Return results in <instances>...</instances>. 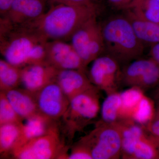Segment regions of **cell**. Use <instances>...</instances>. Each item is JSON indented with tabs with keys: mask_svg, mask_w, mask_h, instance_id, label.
Returning <instances> with one entry per match:
<instances>
[{
	"mask_svg": "<svg viewBox=\"0 0 159 159\" xmlns=\"http://www.w3.org/2000/svg\"><path fill=\"white\" fill-rule=\"evenodd\" d=\"M97 16L93 6L52 5L50 9L36 20L26 25L31 26L51 40H70L77 30L92 18Z\"/></svg>",
	"mask_w": 159,
	"mask_h": 159,
	"instance_id": "cell-1",
	"label": "cell"
},
{
	"mask_svg": "<svg viewBox=\"0 0 159 159\" xmlns=\"http://www.w3.org/2000/svg\"><path fill=\"white\" fill-rule=\"evenodd\" d=\"M107 55L125 66L140 58L145 45L139 39L125 16H114L101 27Z\"/></svg>",
	"mask_w": 159,
	"mask_h": 159,
	"instance_id": "cell-2",
	"label": "cell"
},
{
	"mask_svg": "<svg viewBox=\"0 0 159 159\" xmlns=\"http://www.w3.org/2000/svg\"><path fill=\"white\" fill-rule=\"evenodd\" d=\"M48 39L28 25H0V52L4 59L19 67L28 65L31 50Z\"/></svg>",
	"mask_w": 159,
	"mask_h": 159,
	"instance_id": "cell-3",
	"label": "cell"
},
{
	"mask_svg": "<svg viewBox=\"0 0 159 159\" xmlns=\"http://www.w3.org/2000/svg\"><path fill=\"white\" fill-rule=\"evenodd\" d=\"M78 142L87 147L93 159H117L121 157L122 134L117 123L100 121Z\"/></svg>",
	"mask_w": 159,
	"mask_h": 159,
	"instance_id": "cell-4",
	"label": "cell"
},
{
	"mask_svg": "<svg viewBox=\"0 0 159 159\" xmlns=\"http://www.w3.org/2000/svg\"><path fill=\"white\" fill-rule=\"evenodd\" d=\"M99 90L94 86L70 100L62 118L70 138H73L76 132L82 130L97 117L100 108Z\"/></svg>",
	"mask_w": 159,
	"mask_h": 159,
	"instance_id": "cell-5",
	"label": "cell"
},
{
	"mask_svg": "<svg viewBox=\"0 0 159 159\" xmlns=\"http://www.w3.org/2000/svg\"><path fill=\"white\" fill-rule=\"evenodd\" d=\"M66 151L59 129L52 124L45 134L14 149L11 154L19 159H64Z\"/></svg>",
	"mask_w": 159,
	"mask_h": 159,
	"instance_id": "cell-6",
	"label": "cell"
},
{
	"mask_svg": "<svg viewBox=\"0 0 159 159\" xmlns=\"http://www.w3.org/2000/svg\"><path fill=\"white\" fill-rule=\"evenodd\" d=\"M159 85V65L151 57L138 58L122 68L121 86L145 92Z\"/></svg>",
	"mask_w": 159,
	"mask_h": 159,
	"instance_id": "cell-7",
	"label": "cell"
},
{
	"mask_svg": "<svg viewBox=\"0 0 159 159\" xmlns=\"http://www.w3.org/2000/svg\"><path fill=\"white\" fill-rule=\"evenodd\" d=\"M89 77L94 85L109 95L118 92L121 87V65L110 55L100 56L94 60Z\"/></svg>",
	"mask_w": 159,
	"mask_h": 159,
	"instance_id": "cell-8",
	"label": "cell"
},
{
	"mask_svg": "<svg viewBox=\"0 0 159 159\" xmlns=\"http://www.w3.org/2000/svg\"><path fill=\"white\" fill-rule=\"evenodd\" d=\"M35 97L40 113L52 120L62 118L70 104V100L57 82L46 86Z\"/></svg>",
	"mask_w": 159,
	"mask_h": 159,
	"instance_id": "cell-9",
	"label": "cell"
},
{
	"mask_svg": "<svg viewBox=\"0 0 159 159\" xmlns=\"http://www.w3.org/2000/svg\"><path fill=\"white\" fill-rule=\"evenodd\" d=\"M46 61L57 70L86 72V68L71 43L59 40H49L46 43Z\"/></svg>",
	"mask_w": 159,
	"mask_h": 159,
	"instance_id": "cell-10",
	"label": "cell"
},
{
	"mask_svg": "<svg viewBox=\"0 0 159 159\" xmlns=\"http://www.w3.org/2000/svg\"><path fill=\"white\" fill-rule=\"evenodd\" d=\"M46 0H14L8 12L1 16L0 25L6 26L24 25L42 15Z\"/></svg>",
	"mask_w": 159,
	"mask_h": 159,
	"instance_id": "cell-11",
	"label": "cell"
},
{
	"mask_svg": "<svg viewBox=\"0 0 159 159\" xmlns=\"http://www.w3.org/2000/svg\"><path fill=\"white\" fill-rule=\"evenodd\" d=\"M59 70L45 61L22 68L21 83L24 89L35 94L51 83L56 82Z\"/></svg>",
	"mask_w": 159,
	"mask_h": 159,
	"instance_id": "cell-12",
	"label": "cell"
},
{
	"mask_svg": "<svg viewBox=\"0 0 159 159\" xmlns=\"http://www.w3.org/2000/svg\"><path fill=\"white\" fill-rule=\"evenodd\" d=\"M56 82L69 100L93 87L84 71L76 70H61Z\"/></svg>",
	"mask_w": 159,
	"mask_h": 159,
	"instance_id": "cell-13",
	"label": "cell"
},
{
	"mask_svg": "<svg viewBox=\"0 0 159 159\" xmlns=\"http://www.w3.org/2000/svg\"><path fill=\"white\" fill-rule=\"evenodd\" d=\"M24 120L25 122L22 121L20 124L19 136L11 152L31 140L45 134L53 121L40 113Z\"/></svg>",
	"mask_w": 159,
	"mask_h": 159,
	"instance_id": "cell-14",
	"label": "cell"
},
{
	"mask_svg": "<svg viewBox=\"0 0 159 159\" xmlns=\"http://www.w3.org/2000/svg\"><path fill=\"white\" fill-rule=\"evenodd\" d=\"M124 10V15L129 21L137 38L144 45L151 47L159 42V24L138 16L130 9Z\"/></svg>",
	"mask_w": 159,
	"mask_h": 159,
	"instance_id": "cell-15",
	"label": "cell"
},
{
	"mask_svg": "<svg viewBox=\"0 0 159 159\" xmlns=\"http://www.w3.org/2000/svg\"><path fill=\"white\" fill-rule=\"evenodd\" d=\"M5 93L16 113L23 120L39 113L35 94L17 88Z\"/></svg>",
	"mask_w": 159,
	"mask_h": 159,
	"instance_id": "cell-16",
	"label": "cell"
},
{
	"mask_svg": "<svg viewBox=\"0 0 159 159\" xmlns=\"http://www.w3.org/2000/svg\"><path fill=\"white\" fill-rule=\"evenodd\" d=\"M98 24L97 16L92 18L75 31L70 39L71 45L86 68L90 64L88 51L89 42L92 33Z\"/></svg>",
	"mask_w": 159,
	"mask_h": 159,
	"instance_id": "cell-17",
	"label": "cell"
},
{
	"mask_svg": "<svg viewBox=\"0 0 159 159\" xmlns=\"http://www.w3.org/2000/svg\"><path fill=\"white\" fill-rule=\"evenodd\" d=\"M101 120L104 123L114 124L122 120V100L120 93L107 95L101 107Z\"/></svg>",
	"mask_w": 159,
	"mask_h": 159,
	"instance_id": "cell-18",
	"label": "cell"
},
{
	"mask_svg": "<svg viewBox=\"0 0 159 159\" xmlns=\"http://www.w3.org/2000/svg\"><path fill=\"white\" fill-rule=\"evenodd\" d=\"M22 68L16 66L4 59L0 60V89L6 92L16 88L21 83Z\"/></svg>",
	"mask_w": 159,
	"mask_h": 159,
	"instance_id": "cell-19",
	"label": "cell"
},
{
	"mask_svg": "<svg viewBox=\"0 0 159 159\" xmlns=\"http://www.w3.org/2000/svg\"><path fill=\"white\" fill-rule=\"evenodd\" d=\"M126 9L140 17L159 24V3L156 0H133Z\"/></svg>",
	"mask_w": 159,
	"mask_h": 159,
	"instance_id": "cell-20",
	"label": "cell"
},
{
	"mask_svg": "<svg viewBox=\"0 0 159 159\" xmlns=\"http://www.w3.org/2000/svg\"><path fill=\"white\" fill-rule=\"evenodd\" d=\"M20 123H8L0 125V152L6 155L11 153L18 139Z\"/></svg>",
	"mask_w": 159,
	"mask_h": 159,
	"instance_id": "cell-21",
	"label": "cell"
},
{
	"mask_svg": "<svg viewBox=\"0 0 159 159\" xmlns=\"http://www.w3.org/2000/svg\"><path fill=\"white\" fill-rule=\"evenodd\" d=\"M22 119L10 104L5 92L0 94V125L8 123H20Z\"/></svg>",
	"mask_w": 159,
	"mask_h": 159,
	"instance_id": "cell-22",
	"label": "cell"
},
{
	"mask_svg": "<svg viewBox=\"0 0 159 159\" xmlns=\"http://www.w3.org/2000/svg\"><path fill=\"white\" fill-rule=\"evenodd\" d=\"M105 50L104 40L101 27L97 25L94 29L91 36L88 45V56L89 63L101 56Z\"/></svg>",
	"mask_w": 159,
	"mask_h": 159,
	"instance_id": "cell-23",
	"label": "cell"
},
{
	"mask_svg": "<svg viewBox=\"0 0 159 159\" xmlns=\"http://www.w3.org/2000/svg\"><path fill=\"white\" fill-rule=\"evenodd\" d=\"M65 159H93L89 150L78 142L72 148L70 154H66Z\"/></svg>",
	"mask_w": 159,
	"mask_h": 159,
	"instance_id": "cell-24",
	"label": "cell"
},
{
	"mask_svg": "<svg viewBox=\"0 0 159 159\" xmlns=\"http://www.w3.org/2000/svg\"><path fill=\"white\" fill-rule=\"evenodd\" d=\"M143 127L151 135L159 138V101H157V106L152 118L148 124Z\"/></svg>",
	"mask_w": 159,
	"mask_h": 159,
	"instance_id": "cell-25",
	"label": "cell"
},
{
	"mask_svg": "<svg viewBox=\"0 0 159 159\" xmlns=\"http://www.w3.org/2000/svg\"><path fill=\"white\" fill-rule=\"evenodd\" d=\"M52 5L62 4L69 6H93L92 0H46Z\"/></svg>",
	"mask_w": 159,
	"mask_h": 159,
	"instance_id": "cell-26",
	"label": "cell"
},
{
	"mask_svg": "<svg viewBox=\"0 0 159 159\" xmlns=\"http://www.w3.org/2000/svg\"><path fill=\"white\" fill-rule=\"evenodd\" d=\"M133 0H107L109 3L116 9L124 10L130 5Z\"/></svg>",
	"mask_w": 159,
	"mask_h": 159,
	"instance_id": "cell-27",
	"label": "cell"
},
{
	"mask_svg": "<svg viewBox=\"0 0 159 159\" xmlns=\"http://www.w3.org/2000/svg\"><path fill=\"white\" fill-rule=\"evenodd\" d=\"M14 0H0L1 16L6 14L11 8Z\"/></svg>",
	"mask_w": 159,
	"mask_h": 159,
	"instance_id": "cell-28",
	"label": "cell"
},
{
	"mask_svg": "<svg viewBox=\"0 0 159 159\" xmlns=\"http://www.w3.org/2000/svg\"><path fill=\"white\" fill-rule=\"evenodd\" d=\"M150 57L159 65V42L151 47Z\"/></svg>",
	"mask_w": 159,
	"mask_h": 159,
	"instance_id": "cell-29",
	"label": "cell"
},
{
	"mask_svg": "<svg viewBox=\"0 0 159 159\" xmlns=\"http://www.w3.org/2000/svg\"><path fill=\"white\" fill-rule=\"evenodd\" d=\"M149 135L150 136L151 138V139L153 140L155 144L156 145L157 148L159 152V138L152 136L150 134H149Z\"/></svg>",
	"mask_w": 159,
	"mask_h": 159,
	"instance_id": "cell-30",
	"label": "cell"
},
{
	"mask_svg": "<svg viewBox=\"0 0 159 159\" xmlns=\"http://www.w3.org/2000/svg\"><path fill=\"white\" fill-rule=\"evenodd\" d=\"M157 87H159L157 89L156 94V98L157 101H159V85Z\"/></svg>",
	"mask_w": 159,
	"mask_h": 159,
	"instance_id": "cell-31",
	"label": "cell"
},
{
	"mask_svg": "<svg viewBox=\"0 0 159 159\" xmlns=\"http://www.w3.org/2000/svg\"><path fill=\"white\" fill-rule=\"evenodd\" d=\"M156 1H157V2L159 3V0H156Z\"/></svg>",
	"mask_w": 159,
	"mask_h": 159,
	"instance_id": "cell-32",
	"label": "cell"
},
{
	"mask_svg": "<svg viewBox=\"0 0 159 159\" xmlns=\"http://www.w3.org/2000/svg\"><path fill=\"white\" fill-rule=\"evenodd\" d=\"M92 1H93V0H92ZM97 1H98V0H97Z\"/></svg>",
	"mask_w": 159,
	"mask_h": 159,
	"instance_id": "cell-33",
	"label": "cell"
}]
</instances>
